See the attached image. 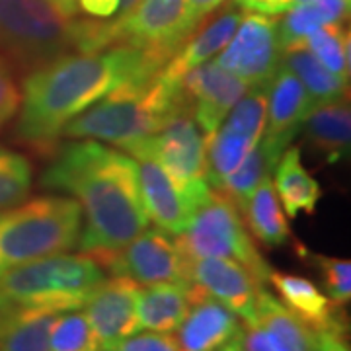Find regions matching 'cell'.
Returning <instances> with one entry per match:
<instances>
[{
    "label": "cell",
    "mask_w": 351,
    "mask_h": 351,
    "mask_svg": "<svg viewBox=\"0 0 351 351\" xmlns=\"http://www.w3.org/2000/svg\"><path fill=\"white\" fill-rule=\"evenodd\" d=\"M219 351H242V346H240V334L234 339H230L225 348H221Z\"/></svg>",
    "instance_id": "obj_43"
},
{
    "label": "cell",
    "mask_w": 351,
    "mask_h": 351,
    "mask_svg": "<svg viewBox=\"0 0 351 351\" xmlns=\"http://www.w3.org/2000/svg\"><path fill=\"white\" fill-rule=\"evenodd\" d=\"M199 289L186 283H156L138 289V322L152 332H176L184 322Z\"/></svg>",
    "instance_id": "obj_21"
},
{
    "label": "cell",
    "mask_w": 351,
    "mask_h": 351,
    "mask_svg": "<svg viewBox=\"0 0 351 351\" xmlns=\"http://www.w3.org/2000/svg\"><path fill=\"white\" fill-rule=\"evenodd\" d=\"M248 88V82L219 66L215 61L191 69L180 80V90L207 138L219 129L226 113L246 94Z\"/></svg>",
    "instance_id": "obj_14"
},
{
    "label": "cell",
    "mask_w": 351,
    "mask_h": 351,
    "mask_svg": "<svg viewBox=\"0 0 351 351\" xmlns=\"http://www.w3.org/2000/svg\"><path fill=\"white\" fill-rule=\"evenodd\" d=\"M351 0H306L289 8L277 22L281 47L304 43L313 32L328 24H343L350 16Z\"/></svg>",
    "instance_id": "obj_27"
},
{
    "label": "cell",
    "mask_w": 351,
    "mask_h": 351,
    "mask_svg": "<svg viewBox=\"0 0 351 351\" xmlns=\"http://www.w3.org/2000/svg\"><path fill=\"white\" fill-rule=\"evenodd\" d=\"M302 127L308 145L326 162H339L350 156L351 112L348 98L314 104Z\"/></svg>",
    "instance_id": "obj_22"
},
{
    "label": "cell",
    "mask_w": 351,
    "mask_h": 351,
    "mask_svg": "<svg viewBox=\"0 0 351 351\" xmlns=\"http://www.w3.org/2000/svg\"><path fill=\"white\" fill-rule=\"evenodd\" d=\"M188 279L203 295L242 318L244 324H256V304L263 283L248 267L226 258H188Z\"/></svg>",
    "instance_id": "obj_13"
},
{
    "label": "cell",
    "mask_w": 351,
    "mask_h": 351,
    "mask_svg": "<svg viewBox=\"0 0 351 351\" xmlns=\"http://www.w3.org/2000/svg\"><path fill=\"white\" fill-rule=\"evenodd\" d=\"M242 351H279L258 324H244L240 332Z\"/></svg>",
    "instance_id": "obj_37"
},
{
    "label": "cell",
    "mask_w": 351,
    "mask_h": 351,
    "mask_svg": "<svg viewBox=\"0 0 351 351\" xmlns=\"http://www.w3.org/2000/svg\"><path fill=\"white\" fill-rule=\"evenodd\" d=\"M283 151L285 149L277 147L276 143H271L269 138H265L262 135V138L256 143V147L240 162L239 168L226 178L223 188L219 191L228 195L230 199L237 203V207L242 209V205L250 197L252 191L276 170V164L279 162Z\"/></svg>",
    "instance_id": "obj_29"
},
{
    "label": "cell",
    "mask_w": 351,
    "mask_h": 351,
    "mask_svg": "<svg viewBox=\"0 0 351 351\" xmlns=\"http://www.w3.org/2000/svg\"><path fill=\"white\" fill-rule=\"evenodd\" d=\"M180 351H219L242 332L239 316L211 297L193 299L184 322L176 330Z\"/></svg>",
    "instance_id": "obj_19"
},
{
    "label": "cell",
    "mask_w": 351,
    "mask_h": 351,
    "mask_svg": "<svg viewBox=\"0 0 351 351\" xmlns=\"http://www.w3.org/2000/svg\"><path fill=\"white\" fill-rule=\"evenodd\" d=\"M308 260L316 265V269L320 271L322 277V285L326 291L328 299L343 306L351 299V262L350 260H341V258H332L324 254H313L306 252Z\"/></svg>",
    "instance_id": "obj_33"
},
{
    "label": "cell",
    "mask_w": 351,
    "mask_h": 351,
    "mask_svg": "<svg viewBox=\"0 0 351 351\" xmlns=\"http://www.w3.org/2000/svg\"><path fill=\"white\" fill-rule=\"evenodd\" d=\"M316 334H318L320 351H350L343 334H338V332H316Z\"/></svg>",
    "instance_id": "obj_40"
},
{
    "label": "cell",
    "mask_w": 351,
    "mask_h": 351,
    "mask_svg": "<svg viewBox=\"0 0 351 351\" xmlns=\"http://www.w3.org/2000/svg\"><path fill=\"white\" fill-rule=\"evenodd\" d=\"M256 324L265 332L279 351H320L318 334L306 326L269 291H260L256 304Z\"/></svg>",
    "instance_id": "obj_24"
},
{
    "label": "cell",
    "mask_w": 351,
    "mask_h": 351,
    "mask_svg": "<svg viewBox=\"0 0 351 351\" xmlns=\"http://www.w3.org/2000/svg\"><path fill=\"white\" fill-rule=\"evenodd\" d=\"M162 66L127 43L66 53L25 75L14 137L41 156H51L66 123L78 113L119 84L156 75Z\"/></svg>",
    "instance_id": "obj_2"
},
{
    "label": "cell",
    "mask_w": 351,
    "mask_h": 351,
    "mask_svg": "<svg viewBox=\"0 0 351 351\" xmlns=\"http://www.w3.org/2000/svg\"><path fill=\"white\" fill-rule=\"evenodd\" d=\"M84 20L64 16L53 0H0V57L32 73L80 51Z\"/></svg>",
    "instance_id": "obj_6"
},
{
    "label": "cell",
    "mask_w": 351,
    "mask_h": 351,
    "mask_svg": "<svg viewBox=\"0 0 351 351\" xmlns=\"http://www.w3.org/2000/svg\"><path fill=\"white\" fill-rule=\"evenodd\" d=\"M176 242L189 260H234L248 267L262 283L271 274V267L254 244V237L237 203L219 189H211L209 195L193 209L188 226L178 234Z\"/></svg>",
    "instance_id": "obj_7"
},
{
    "label": "cell",
    "mask_w": 351,
    "mask_h": 351,
    "mask_svg": "<svg viewBox=\"0 0 351 351\" xmlns=\"http://www.w3.org/2000/svg\"><path fill=\"white\" fill-rule=\"evenodd\" d=\"M98 348L100 341L84 313L66 311L55 318L51 326L49 351H98Z\"/></svg>",
    "instance_id": "obj_32"
},
{
    "label": "cell",
    "mask_w": 351,
    "mask_h": 351,
    "mask_svg": "<svg viewBox=\"0 0 351 351\" xmlns=\"http://www.w3.org/2000/svg\"><path fill=\"white\" fill-rule=\"evenodd\" d=\"M138 289L129 277L115 276L104 279L84 302V316L100 346H115L117 341L137 334Z\"/></svg>",
    "instance_id": "obj_15"
},
{
    "label": "cell",
    "mask_w": 351,
    "mask_h": 351,
    "mask_svg": "<svg viewBox=\"0 0 351 351\" xmlns=\"http://www.w3.org/2000/svg\"><path fill=\"white\" fill-rule=\"evenodd\" d=\"M138 0H119V10L115 14V18H119V16H125L135 4H137Z\"/></svg>",
    "instance_id": "obj_42"
},
{
    "label": "cell",
    "mask_w": 351,
    "mask_h": 351,
    "mask_svg": "<svg viewBox=\"0 0 351 351\" xmlns=\"http://www.w3.org/2000/svg\"><path fill=\"white\" fill-rule=\"evenodd\" d=\"M106 279L101 263L88 254H57L18 265L0 276V311L6 306L78 311Z\"/></svg>",
    "instance_id": "obj_4"
},
{
    "label": "cell",
    "mask_w": 351,
    "mask_h": 351,
    "mask_svg": "<svg viewBox=\"0 0 351 351\" xmlns=\"http://www.w3.org/2000/svg\"><path fill=\"white\" fill-rule=\"evenodd\" d=\"M232 4L242 12L262 14V16H279L293 8L291 0H232Z\"/></svg>",
    "instance_id": "obj_36"
},
{
    "label": "cell",
    "mask_w": 351,
    "mask_h": 351,
    "mask_svg": "<svg viewBox=\"0 0 351 351\" xmlns=\"http://www.w3.org/2000/svg\"><path fill=\"white\" fill-rule=\"evenodd\" d=\"M59 313L12 306L0 313V351H49L51 326Z\"/></svg>",
    "instance_id": "obj_26"
},
{
    "label": "cell",
    "mask_w": 351,
    "mask_h": 351,
    "mask_svg": "<svg viewBox=\"0 0 351 351\" xmlns=\"http://www.w3.org/2000/svg\"><path fill=\"white\" fill-rule=\"evenodd\" d=\"M281 51L276 18L248 12L215 63L250 86H265L281 64Z\"/></svg>",
    "instance_id": "obj_12"
},
{
    "label": "cell",
    "mask_w": 351,
    "mask_h": 351,
    "mask_svg": "<svg viewBox=\"0 0 351 351\" xmlns=\"http://www.w3.org/2000/svg\"><path fill=\"white\" fill-rule=\"evenodd\" d=\"M191 32L188 0H138L125 16L101 20L104 47L127 43L164 64Z\"/></svg>",
    "instance_id": "obj_8"
},
{
    "label": "cell",
    "mask_w": 351,
    "mask_h": 351,
    "mask_svg": "<svg viewBox=\"0 0 351 351\" xmlns=\"http://www.w3.org/2000/svg\"><path fill=\"white\" fill-rule=\"evenodd\" d=\"M22 101V92L16 82L12 64L0 57V131L16 117Z\"/></svg>",
    "instance_id": "obj_34"
},
{
    "label": "cell",
    "mask_w": 351,
    "mask_h": 351,
    "mask_svg": "<svg viewBox=\"0 0 351 351\" xmlns=\"http://www.w3.org/2000/svg\"><path fill=\"white\" fill-rule=\"evenodd\" d=\"M78 10L94 20H110L119 10V0H78Z\"/></svg>",
    "instance_id": "obj_38"
},
{
    "label": "cell",
    "mask_w": 351,
    "mask_h": 351,
    "mask_svg": "<svg viewBox=\"0 0 351 351\" xmlns=\"http://www.w3.org/2000/svg\"><path fill=\"white\" fill-rule=\"evenodd\" d=\"M267 281L274 285L281 302L314 332L346 334V318L338 304L328 299L311 279L293 274L271 271Z\"/></svg>",
    "instance_id": "obj_20"
},
{
    "label": "cell",
    "mask_w": 351,
    "mask_h": 351,
    "mask_svg": "<svg viewBox=\"0 0 351 351\" xmlns=\"http://www.w3.org/2000/svg\"><path fill=\"white\" fill-rule=\"evenodd\" d=\"M117 351H180L174 336L166 332H145V334H133L129 338L117 341Z\"/></svg>",
    "instance_id": "obj_35"
},
{
    "label": "cell",
    "mask_w": 351,
    "mask_h": 351,
    "mask_svg": "<svg viewBox=\"0 0 351 351\" xmlns=\"http://www.w3.org/2000/svg\"><path fill=\"white\" fill-rule=\"evenodd\" d=\"M276 188L279 203L283 205L289 219H297L299 215H313L322 197V188L304 168L299 147H287L279 162L276 164Z\"/></svg>",
    "instance_id": "obj_23"
},
{
    "label": "cell",
    "mask_w": 351,
    "mask_h": 351,
    "mask_svg": "<svg viewBox=\"0 0 351 351\" xmlns=\"http://www.w3.org/2000/svg\"><path fill=\"white\" fill-rule=\"evenodd\" d=\"M106 271L129 277L137 285L186 283L188 258L162 228H145L121 250L98 260Z\"/></svg>",
    "instance_id": "obj_11"
},
{
    "label": "cell",
    "mask_w": 351,
    "mask_h": 351,
    "mask_svg": "<svg viewBox=\"0 0 351 351\" xmlns=\"http://www.w3.org/2000/svg\"><path fill=\"white\" fill-rule=\"evenodd\" d=\"M267 86H250L223 123L207 138L205 182L211 189H221L246 154L262 138L267 117Z\"/></svg>",
    "instance_id": "obj_9"
},
{
    "label": "cell",
    "mask_w": 351,
    "mask_h": 351,
    "mask_svg": "<svg viewBox=\"0 0 351 351\" xmlns=\"http://www.w3.org/2000/svg\"><path fill=\"white\" fill-rule=\"evenodd\" d=\"M313 106L301 80L281 63L267 86V117L263 137L281 149H287L304 125Z\"/></svg>",
    "instance_id": "obj_18"
},
{
    "label": "cell",
    "mask_w": 351,
    "mask_h": 351,
    "mask_svg": "<svg viewBox=\"0 0 351 351\" xmlns=\"http://www.w3.org/2000/svg\"><path fill=\"white\" fill-rule=\"evenodd\" d=\"M281 63L285 64L291 73L297 75L302 86L306 88L313 104H326V101L339 100V98H348L350 80H343L332 71H328L304 43L283 47Z\"/></svg>",
    "instance_id": "obj_28"
},
{
    "label": "cell",
    "mask_w": 351,
    "mask_h": 351,
    "mask_svg": "<svg viewBox=\"0 0 351 351\" xmlns=\"http://www.w3.org/2000/svg\"><path fill=\"white\" fill-rule=\"evenodd\" d=\"M184 101L180 86L152 76L127 80L78 113L63 129L66 138H94L121 149L154 135L170 113Z\"/></svg>",
    "instance_id": "obj_3"
},
{
    "label": "cell",
    "mask_w": 351,
    "mask_h": 351,
    "mask_svg": "<svg viewBox=\"0 0 351 351\" xmlns=\"http://www.w3.org/2000/svg\"><path fill=\"white\" fill-rule=\"evenodd\" d=\"M240 20H242V10H239L232 2L223 4L219 14L201 20L195 25V29L186 38V41L174 51L168 63L160 69L164 80L180 86V80L191 69L207 63L219 51L225 49L226 43L234 36Z\"/></svg>",
    "instance_id": "obj_16"
},
{
    "label": "cell",
    "mask_w": 351,
    "mask_h": 351,
    "mask_svg": "<svg viewBox=\"0 0 351 351\" xmlns=\"http://www.w3.org/2000/svg\"><path fill=\"white\" fill-rule=\"evenodd\" d=\"M32 189V164L22 152L0 145V211L24 203Z\"/></svg>",
    "instance_id": "obj_31"
},
{
    "label": "cell",
    "mask_w": 351,
    "mask_h": 351,
    "mask_svg": "<svg viewBox=\"0 0 351 351\" xmlns=\"http://www.w3.org/2000/svg\"><path fill=\"white\" fill-rule=\"evenodd\" d=\"M98 351H117L115 348H112V346H100L98 348Z\"/></svg>",
    "instance_id": "obj_44"
},
{
    "label": "cell",
    "mask_w": 351,
    "mask_h": 351,
    "mask_svg": "<svg viewBox=\"0 0 351 351\" xmlns=\"http://www.w3.org/2000/svg\"><path fill=\"white\" fill-rule=\"evenodd\" d=\"M55 4H57V8L64 14V16H69V18H76V14L80 12L78 10V0H53Z\"/></svg>",
    "instance_id": "obj_41"
},
{
    "label": "cell",
    "mask_w": 351,
    "mask_h": 351,
    "mask_svg": "<svg viewBox=\"0 0 351 351\" xmlns=\"http://www.w3.org/2000/svg\"><path fill=\"white\" fill-rule=\"evenodd\" d=\"M304 45L320 63L343 80H350V32L343 24H328L318 27Z\"/></svg>",
    "instance_id": "obj_30"
},
{
    "label": "cell",
    "mask_w": 351,
    "mask_h": 351,
    "mask_svg": "<svg viewBox=\"0 0 351 351\" xmlns=\"http://www.w3.org/2000/svg\"><path fill=\"white\" fill-rule=\"evenodd\" d=\"M138 188L149 219H152L162 230L180 234L188 226L193 207L188 193L172 180L156 160L149 156H137Z\"/></svg>",
    "instance_id": "obj_17"
},
{
    "label": "cell",
    "mask_w": 351,
    "mask_h": 351,
    "mask_svg": "<svg viewBox=\"0 0 351 351\" xmlns=\"http://www.w3.org/2000/svg\"><path fill=\"white\" fill-rule=\"evenodd\" d=\"M39 186L75 197L84 219L76 248L96 260L121 250L151 221L138 188L135 158L94 138L59 145Z\"/></svg>",
    "instance_id": "obj_1"
},
{
    "label": "cell",
    "mask_w": 351,
    "mask_h": 351,
    "mask_svg": "<svg viewBox=\"0 0 351 351\" xmlns=\"http://www.w3.org/2000/svg\"><path fill=\"white\" fill-rule=\"evenodd\" d=\"M240 213L250 234L267 248H279L291 242V226L279 203L274 182L265 178L242 205Z\"/></svg>",
    "instance_id": "obj_25"
},
{
    "label": "cell",
    "mask_w": 351,
    "mask_h": 351,
    "mask_svg": "<svg viewBox=\"0 0 351 351\" xmlns=\"http://www.w3.org/2000/svg\"><path fill=\"white\" fill-rule=\"evenodd\" d=\"M125 151L133 158L149 156L156 160L184 191L205 182L207 137L201 133L186 98L154 135L127 147Z\"/></svg>",
    "instance_id": "obj_10"
},
{
    "label": "cell",
    "mask_w": 351,
    "mask_h": 351,
    "mask_svg": "<svg viewBox=\"0 0 351 351\" xmlns=\"http://www.w3.org/2000/svg\"><path fill=\"white\" fill-rule=\"evenodd\" d=\"M82 211L73 197L41 195L0 215V276L18 265L75 250Z\"/></svg>",
    "instance_id": "obj_5"
},
{
    "label": "cell",
    "mask_w": 351,
    "mask_h": 351,
    "mask_svg": "<svg viewBox=\"0 0 351 351\" xmlns=\"http://www.w3.org/2000/svg\"><path fill=\"white\" fill-rule=\"evenodd\" d=\"M223 4H226V0H188V20L191 29H195L201 20L211 16Z\"/></svg>",
    "instance_id": "obj_39"
},
{
    "label": "cell",
    "mask_w": 351,
    "mask_h": 351,
    "mask_svg": "<svg viewBox=\"0 0 351 351\" xmlns=\"http://www.w3.org/2000/svg\"><path fill=\"white\" fill-rule=\"evenodd\" d=\"M301 2H306V0H291V4L295 6V4H301Z\"/></svg>",
    "instance_id": "obj_45"
}]
</instances>
